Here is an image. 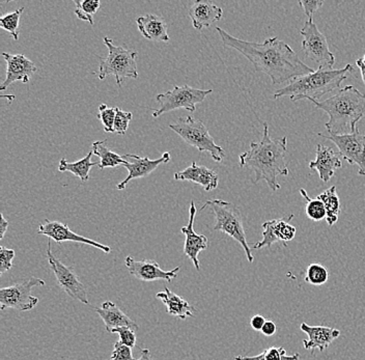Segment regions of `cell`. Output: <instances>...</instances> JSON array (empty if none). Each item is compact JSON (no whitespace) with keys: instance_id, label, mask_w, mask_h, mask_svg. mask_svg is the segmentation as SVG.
Instances as JSON below:
<instances>
[{"instance_id":"cell-1","label":"cell","mask_w":365,"mask_h":360,"mask_svg":"<svg viewBox=\"0 0 365 360\" xmlns=\"http://www.w3.org/2000/svg\"><path fill=\"white\" fill-rule=\"evenodd\" d=\"M216 31L225 46L243 54L255 71L268 75L273 84L292 81L314 72L287 43L277 38H267L259 44L235 38L220 27H216Z\"/></svg>"},{"instance_id":"cell-2","label":"cell","mask_w":365,"mask_h":360,"mask_svg":"<svg viewBox=\"0 0 365 360\" xmlns=\"http://www.w3.org/2000/svg\"><path fill=\"white\" fill-rule=\"evenodd\" d=\"M287 140V136L282 140H272L269 134V125L264 123L262 140L251 143L250 149L240 155V166L250 168L255 172V184L266 181L272 191L282 188L277 181L278 175L289 174L285 163Z\"/></svg>"},{"instance_id":"cell-3","label":"cell","mask_w":365,"mask_h":360,"mask_svg":"<svg viewBox=\"0 0 365 360\" xmlns=\"http://www.w3.org/2000/svg\"><path fill=\"white\" fill-rule=\"evenodd\" d=\"M309 101L329 115L326 129L335 135L346 134L348 130L353 133L357 123L365 115V95L353 86H344L324 101Z\"/></svg>"},{"instance_id":"cell-4","label":"cell","mask_w":365,"mask_h":360,"mask_svg":"<svg viewBox=\"0 0 365 360\" xmlns=\"http://www.w3.org/2000/svg\"><path fill=\"white\" fill-rule=\"evenodd\" d=\"M354 67L348 63L342 69H324L319 68L312 74L294 79L284 88L276 91L274 99L289 97L293 102L299 100H318L326 93L333 92L346 81L349 73L353 72Z\"/></svg>"},{"instance_id":"cell-5","label":"cell","mask_w":365,"mask_h":360,"mask_svg":"<svg viewBox=\"0 0 365 360\" xmlns=\"http://www.w3.org/2000/svg\"><path fill=\"white\" fill-rule=\"evenodd\" d=\"M105 46L108 49L107 58H100L99 79L104 81L107 77H115L116 83L122 86L125 78H138L136 58L138 53L135 50L125 49L114 45L108 36L103 38Z\"/></svg>"},{"instance_id":"cell-6","label":"cell","mask_w":365,"mask_h":360,"mask_svg":"<svg viewBox=\"0 0 365 360\" xmlns=\"http://www.w3.org/2000/svg\"><path fill=\"white\" fill-rule=\"evenodd\" d=\"M207 207H209L215 215L214 231L223 232L232 237L243 247L248 262L253 263L255 257H253L250 246L246 239V232L244 230L243 221H242V213L238 207L232 202H225V200H211L205 202L200 211Z\"/></svg>"},{"instance_id":"cell-7","label":"cell","mask_w":365,"mask_h":360,"mask_svg":"<svg viewBox=\"0 0 365 360\" xmlns=\"http://www.w3.org/2000/svg\"><path fill=\"white\" fill-rule=\"evenodd\" d=\"M168 127L191 147L196 148L200 152L210 153L215 163H222L225 157V150L216 145L202 120H196L193 116H187L185 120L180 118L177 123H173Z\"/></svg>"},{"instance_id":"cell-8","label":"cell","mask_w":365,"mask_h":360,"mask_svg":"<svg viewBox=\"0 0 365 360\" xmlns=\"http://www.w3.org/2000/svg\"><path fill=\"white\" fill-rule=\"evenodd\" d=\"M212 90H198L191 86H173V90L166 93H159L156 97V101L159 107L153 113L154 118H159L164 113L178 109H186L194 113L196 110V105L204 102L205 98L212 93Z\"/></svg>"},{"instance_id":"cell-9","label":"cell","mask_w":365,"mask_h":360,"mask_svg":"<svg viewBox=\"0 0 365 360\" xmlns=\"http://www.w3.org/2000/svg\"><path fill=\"white\" fill-rule=\"evenodd\" d=\"M300 34L304 38L302 50L307 58L314 61L319 68L332 69L335 63L334 54L330 51L327 38L319 31L314 19H308L305 22Z\"/></svg>"},{"instance_id":"cell-10","label":"cell","mask_w":365,"mask_h":360,"mask_svg":"<svg viewBox=\"0 0 365 360\" xmlns=\"http://www.w3.org/2000/svg\"><path fill=\"white\" fill-rule=\"evenodd\" d=\"M45 282L38 277H31L21 284H13L0 290V305L1 309H13L16 311H31L36 307L38 298L34 297L31 291L34 287H44Z\"/></svg>"},{"instance_id":"cell-11","label":"cell","mask_w":365,"mask_h":360,"mask_svg":"<svg viewBox=\"0 0 365 360\" xmlns=\"http://www.w3.org/2000/svg\"><path fill=\"white\" fill-rule=\"evenodd\" d=\"M47 257L50 269L54 273L59 288L63 289V292L68 294L72 299H76L83 304L90 305L86 287L80 282L79 277L75 273L74 268L68 267L61 259H57L52 254L50 239L48 241Z\"/></svg>"},{"instance_id":"cell-12","label":"cell","mask_w":365,"mask_h":360,"mask_svg":"<svg viewBox=\"0 0 365 360\" xmlns=\"http://www.w3.org/2000/svg\"><path fill=\"white\" fill-rule=\"evenodd\" d=\"M319 136L331 140L337 149L339 155L348 161L351 165L358 166V174L365 175V134L360 133L359 130L356 129L353 133L335 135L329 133V135L319 132Z\"/></svg>"},{"instance_id":"cell-13","label":"cell","mask_w":365,"mask_h":360,"mask_svg":"<svg viewBox=\"0 0 365 360\" xmlns=\"http://www.w3.org/2000/svg\"><path fill=\"white\" fill-rule=\"evenodd\" d=\"M38 232L43 235V236L48 237L51 240L56 241L58 245L63 242L82 243V245H91L93 247L98 248V250L104 252L105 254H110L111 252V248L109 246L101 245L97 241L80 236L76 232L71 231L70 227L66 223L59 222V221L45 220L38 227Z\"/></svg>"},{"instance_id":"cell-14","label":"cell","mask_w":365,"mask_h":360,"mask_svg":"<svg viewBox=\"0 0 365 360\" xmlns=\"http://www.w3.org/2000/svg\"><path fill=\"white\" fill-rule=\"evenodd\" d=\"M294 214H289L287 217L282 220H274L266 221L262 223V241L255 243L253 248L261 250L262 247L270 248L274 243L282 242L287 247V242L293 240L296 236V227L289 225V221L293 220Z\"/></svg>"},{"instance_id":"cell-15","label":"cell","mask_w":365,"mask_h":360,"mask_svg":"<svg viewBox=\"0 0 365 360\" xmlns=\"http://www.w3.org/2000/svg\"><path fill=\"white\" fill-rule=\"evenodd\" d=\"M124 157L125 163L123 166L127 168L129 175L124 181L116 185L118 190H124L128 183L131 182L132 180L147 177V175L152 174L155 170H157L161 164L168 163L170 161V154L168 152L164 153L161 158L155 159V160H152L148 157L141 158L137 155L132 154H125Z\"/></svg>"},{"instance_id":"cell-16","label":"cell","mask_w":365,"mask_h":360,"mask_svg":"<svg viewBox=\"0 0 365 360\" xmlns=\"http://www.w3.org/2000/svg\"><path fill=\"white\" fill-rule=\"evenodd\" d=\"M125 266L130 274L135 277L141 282H155V280H166L173 282L178 277L181 267H177L170 271H164L160 268L157 262L150 259H141L135 261L132 257H127L125 259Z\"/></svg>"},{"instance_id":"cell-17","label":"cell","mask_w":365,"mask_h":360,"mask_svg":"<svg viewBox=\"0 0 365 360\" xmlns=\"http://www.w3.org/2000/svg\"><path fill=\"white\" fill-rule=\"evenodd\" d=\"M2 56L6 63V76L0 86V90L4 92L16 81L29 83L31 76L36 72L34 61L23 54H11L4 52Z\"/></svg>"},{"instance_id":"cell-18","label":"cell","mask_w":365,"mask_h":360,"mask_svg":"<svg viewBox=\"0 0 365 360\" xmlns=\"http://www.w3.org/2000/svg\"><path fill=\"white\" fill-rule=\"evenodd\" d=\"M196 210L195 202L191 200L190 208H189V221L186 227H182L181 231L186 236L184 245V254L192 261L196 270H200V263L198 256L200 252L207 250L209 240L204 235L196 234L194 231V218H195Z\"/></svg>"},{"instance_id":"cell-19","label":"cell","mask_w":365,"mask_h":360,"mask_svg":"<svg viewBox=\"0 0 365 360\" xmlns=\"http://www.w3.org/2000/svg\"><path fill=\"white\" fill-rule=\"evenodd\" d=\"M341 166L339 153L337 154L334 150L321 143L317 145L316 160L309 163V168L312 170H316L319 173V177L322 181L325 183L329 182L331 178L335 175V172Z\"/></svg>"},{"instance_id":"cell-20","label":"cell","mask_w":365,"mask_h":360,"mask_svg":"<svg viewBox=\"0 0 365 360\" xmlns=\"http://www.w3.org/2000/svg\"><path fill=\"white\" fill-rule=\"evenodd\" d=\"M300 329L307 334L308 339L303 341V346L307 350H319L323 352L329 347L331 344L341 336L339 329L327 327V326H309L302 323Z\"/></svg>"},{"instance_id":"cell-21","label":"cell","mask_w":365,"mask_h":360,"mask_svg":"<svg viewBox=\"0 0 365 360\" xmlns=\"http://www.w3.org/2000/svg\"><path fill=\"white\" fill-rule=\"evenodd\" d=\"M95 311L102 319L105 328L109 334H113L114 330L120 327L131 328L135 331L139 329L135 321L132 320L113 302H104L101 307H96Z\"/></svg>"},{"instance_id":"cell-22","label":"cell","mask_w":365,"mask_h":360,"mask_svg":"<svg viewBox=\"0 0 365 360\" xmlns=\"http://www.w3.org/2000/svg\"><path fill=\"white\" fill-rule=\"evenodd\" d=\"M189 17L194 29L202 31L205 27H210L212 24L222 19V9L217 6L211 1H194L189 9Z\"/></svg>"},{"instance_id":"cell-23","label":"cell","mask_w":365,"mask_h":360,"mask_svg":"<svg viewBox=\"0 0 365 360\" xmlns=\"http://www.w3.org/2000/svg\"><path fill=\"white\" fill-rule=\"evenodd\" d=\"M175 180L193 182L202 186L205 191H212L218 187L219 177L216 172L207 166L197 165V163H193L182 172L175 173Z\"/></svg>"},{"instance_id":"cell-24","label":"cell","mask_w":365,"mask_h":360,"mask_svg":"<svg viewBox=\"0 0 365 360\" xmlns=\"http://www.w3.org/2000/svg\"><path fill=\"white\" fill-rule=\"evenodd\" d=\"M137 27L147 40L156 42H168V24L163 18L154 14L139 16L136 19Z\"/></svg>"},{"instance_id":"cell-25","label":"cell","mask_w":365,"mask_h":360,"mask_svg":"<svg viewBox=\"0 0 365 360\" xmlns=\"http://www.w3.org/2000/svg\"><path fill=\"white\" fill-rule=\"evenodd\" d=\"M156 297L165 304L168 314H173L181 320L193 317L195 309L191 307L181 296L173 293L170 289H164V292H160L157 294Z\"/></svg>"},{"instance_id":"cell-26","label":"cell","mask_w":365,"mask_h":360,"mask_svg":"<svg viewBox=\"0 0 365 360\" xmlns=\"http://www.w3.org/2000/svg\"><path fill=\"white\" fill-rule=\"evenodd\" d=\"M93 151H90L84 158L74 163H68L65 158L61 159V161H59L58 170L61 173H72L73 175L79 178L82 184L86 183V182L90 180L91 168H93V166L100 165V161L99 163H91V156H93Z\"/></svg>"},{"instance_id":"cell-27","label":"cell","mask_w":365,"mask_h":360,"mask_svg":"<svg viewBox=\"0 0 365 360\" xmlns=\"http://www.w3.org/2000/svg\"><path fill=\"white\" fill-rule=\"evenodd\" d=\"M107 140H96L91 145V151L93 155L99 157L100 158V170H104V168H116L118 165H124L125 157L124 155L116 154L113 151H111L108 147H107Z\"/></svg>"},{"instance_id":"cell-28","label":"cell","mask_w":365,"mask_h":360,"mask_svg":"<svg viewBox=\"0 0 365 360\" xmlns=\"http://www.w3.org/2000/svg\"><path fill=\"white\" fill-rule=\"evenodd\" d=\"M318 198L325 205L326 212H327L326 221L329 227H332L339 220L341 211V200L336 193V186L330 187L329 189L321 193Z\"/></svg>"},{"instance_id":"cell-29","label":"cell","mask_w":365,"mask_h":360,"mask_svg":"<svg viewBox=\"0 0 365 360\" xmlns=\"http://www.w3.org/2000/svg\"><path fill=\"white\" fill-rule=\"evenodd\" d=\"M300 193L302 197L305 198L307 202V207H305V212H307V217L314 221H322L327 217V212H326L325 205L321 200L317 198L309 197L305 189H300Z\"/></svg>"},{"instance_id":"cell-30","label":"cell","mask_w":365,"mask_h":360,"mask_svg":"<svg viewBox=\"0 0 365 360\" xmlns=\"http://www.w3.org/2000/svg\"><path fill=\"white\" fill-rule=\"evenodd\" d=\"M74 2L76 4L74 13L78 19L93 25V16L99 10L101 2L99 0H74Z\"/></svg>"},{"instance_id":"cell-31","label":"cell","mask_w":365,"mask_h":360,"mask_svg":"<svg viewBox=\"0 0 365 360\" xmlns=\"http://www.w3.org/2000/svg\"><path fill=\"white\" fill-rule=\"evenodd\" d=\"M300 354L296 353L293 356L287 354L284 347H271L266 349L257 356H237L235 360H299Z\"/></svg>"},{"instance_id":"cell-32","label":"cell","mask_w":365,"mask_h":360,"mask_svg":"<svg viewBox=\"0 0 365 360\" xmlns=\"http://www.w3.org/2000/svg\"><path fill=\"white\" fill-rule=\"evenodd\" d=\"M24 12V8H19L6 15H2L0 17V27L4 31H8L14 40L19 41V24L20 18Z\"/></svg>"},{"instance_id":"cell-33","label":"cell","mask_w":365,"mask_h":360,"mask_svg":"<svg viewBox=\"0 0 365 360\" xmlns=\"http://www.w3.org/2000/svg\"><path fill=\"white\" fill-rule=\"evenodd\" d=\"M329 279V272L325 266L321 264H310L307 267V275H305V282L312 286H322L325 284Z\"/></svg>"},{"instance_id":"cell-34","label":"cell","mask_w":365,"mask_h":360,"mask_svg":"<svg viewBox=\"0 0 365 360\" xmlns=\"http://www.w3.org/2000/svg\"><path fill=\"white\" fill-rule=\"evenodd\" d=\"M116 110L114 107L107 106L106 104L100 105L98 118L101 120L104 131L107 133H114V120H115Z\"/></svg>"},{"instance_id":"cell-35","label":"cell","mask_w":365,"mask_h":360,"mask_svg":"<svg viewBox=\"0 0 365 360\" xmlns=\"http://www.w3.org/2000/svg\"><path fill=\"white\" fill-rule=\"evenodd\" d=\"M115 120H114V133L118 135H124L129 128L130 120L133 118V113L123 111L122 109L116 107Z\"/></svg>"},{"instance_id":"cell-36","label":"cell","mask_w":365,"mask_h":360,"mask_svg":"<svg viewBox=\"0 0 365 360\" xmlns=\"http://www.w3.org/2000/svg\"><path fill=\"white\" fill-rule=\"evenodd\" d=\"M16 256L15 250L0 247V275L8 272L13 267V259Z\"/></svg>"},{"instance_id":"cell-37","label":"cell","mask_w":365,"mask_h":360,"mask_svg":"<svg viewBox=\"0 0 365 360\" xmlns=\"http://www.w3.org/2000/svg\"><path fill=\"white\" fill-rule=\"evenodd\" d=\"M110 360H135L132 353V348L128 347L122 341L114 344L113 355Z\"/></svg>"},{"instance_id":"cell-38","label":"cell","mask_w":365,"mask_h":360,"mask_svg":"<svg viewBox=\"0 0 365 360\" xmlns=\"http://www.w3.org/2000/svg\"><path fill=\"white\" fill-rule=\"evenodd\" d=\"M113 334L120 336V341L128 347L133 349L136 346V331L128 327H120L114 330Z\"/></svg>"},{"instance_id":"cell-39","label":"cell","mask_w":365,"mask_h":360,"mask_svg":"<svg viewBox=\"0 0 365 360\" xmlns=\"http://www.w3.org/2000/svg\"><path fill=\"white\" fill-rule=\"evenodd\" d=\"M299 4L302 6L308 19H314V13H316L322 6H323L324 1L323 0H318V1H307V0H300V1H299Z\"/></svg>"},{"instance_id":"cell-40","label":"cell","mask_w":365,"mask_h":360,"mask_svg":"<svg viewBox=\"0 0 365 360\" xmlns=\"http://www.w3.org/2000/svg\"><path fill=\"white\" fill-rule=\"evenodd\" d=\"M266 319L261 316V314H255V316L251 318L250 325L255 331H262V327L266 324Z\"/></svg>"},{"instance_id":"cell-41","label":"cell","mask_w":365,"mask_h":360,"mask_svg":"<svg viewBox=\"0 0 365 360\" xmlns=\"http://www.w3.org/2000/svg\"><path fill=\"white\" fill-rule=\"evenodd\" d=\"M277 331V326L273 321H267L262 329V334L266 336H272Z\"/></svg>"},{"instance_id":"cell-42","label":"cell","mask_w":365,"mask_h":360,"mask_svg":"<svg viewBox=\"0 0 365 360\" xmlns=\"http://www.w3.org/2000/svg\"><path fill=\"white\" fill-rule=\"evenodd\" d=\"M0 218H1V220H0V239L4 238V235H6V231H8L9 229V221L4 218V216L0 215Z\"/></svg>"},{"instance_id":"cell-43","label":"cell","mask_w":365,"mask_h":360,"mask_svg":"<svg viewBox=\"0 0 365 360\" xmlns=\"http://www.w3.org/2000/svg\"><path fill=\"white\" fill-rule=\"evenodd\" d=\"M135 360H152V359H150V350L147 348L143 349V350H141L140 356Z\"/></svg>"},{"instance_id":"cell-44","label":"cell","mask_w":365,"mask_h":360,"mask_svg":"<svg viewBox=\"0 0 365 360\" xmlns=\"http://www.w3.org/2000/svg\"><path fill=\"white\" fill-rule=\"evenodd\" d=\"M356 65L359 67L360 72H361L362 81H364L365 84V67L362 65L361 61H360L359 59H357V61H356Z\"/></svg>"},{"instance_id":"cell-45","label":"cell","mask_w":365,"mask_h":360,"mask_svg":"<svg viewBox=\"0 0 365 360\" xmlns=\"http://www.w3.org/2000/svg\"><path fill=\"white\" fill-rule=\"evenodd\" d=\"M359 61H361L362 65L365 67V56L362 58H359Z\"/></svg>"}]
</instances>
